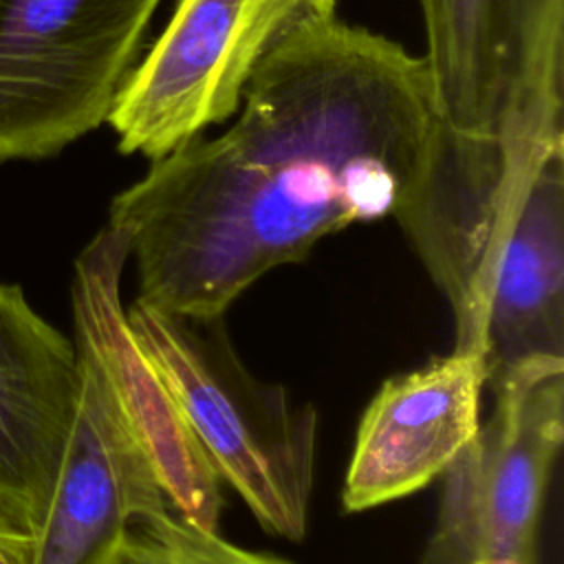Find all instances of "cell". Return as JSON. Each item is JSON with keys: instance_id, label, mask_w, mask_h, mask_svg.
Listing matches in <instances>:
<instances>
[{"instance_id": "7", "label": "cell", "mask_w": 564, "mask_h": 564, "mask_svg": "<svg viewBox=\"0 0 564 564\" xmlns=\"http://www.w3.org/2000/svg\"><path fill=\"white\" fill-rule=\"evenodd\" d=\"M73 341L82 368L79 408L29 564H108L132 520L172 509L97 357Z\"/></svg>"}, {"instance_id": "6", "label": "cell", "mask_w": 564, "mask_h": 564, "mask_svg": "<svg viewBox=\"0 0 564 564\" xmlns=\"http://www.w3.org/2000/svg\"><path fill=\"white\" fill-rule=\"evenodd\" d=\"M128 258V234L106 223L75 260V339L97 357L126 419L163 480L172 509L218 531L223 480L205 458L165 381L139 348L126 317L121 275Z\"/></svg>"}, {"instance_id": "4", "label": "cell", "mask_w": 564, "mask_h": 564, "mask_svg": "<svg viewBox=\"0 0 564 564\" xmlns=\"http://www.w3.org/2000/svg\"><path fill=\"white\" fill-rule=\"evenodd\" d=\"M333 18L337 0H176L108 115L119 152L152 163L225 123L284 42Z\"/></svg>"}, {"instance_id": "10", "label": "cell", "mask_w": 564, "mask_h": 564, "mask_svg": "<svg viewBox=\"0 0 564 564\" xmlns=\"http://www.w3.org/2000/svg\"><path fill=\"white\" fill-rule=\"evenodd\" d=\"M485 383L513 370L564 364V143L538 163L487 306Z\"/></svg>"}, {"instance_id": "12", "label": "cell", "mask_w": 564, "mask_h": 564, "mask_svg": "<svg viewBox=\"0 0 564 564\" xmlns=\"http://www.w3.org/2000/svg\"><path fill=\"white\" fill-rule=\"evenodd\" d=\"M505 119L500 134H564V0H500Z\"/></svg>"}, {"instance_id": "2", "label": "cell", "mask_w": 564, "mask_h": 564, "mask_svg": "<svg viewBox=\"0 0 564 564\" xmlns=\"http://www.w3.org/2000/svg\"><path fill=\"white\" fill-rule=\"evenodd\" d=\"M126 317L223 485L267 533L304 540L317 458L315 408L251 375L223 326L225 315H178L134 300Z\"/></svg>"}, {"instance_id": "8", "label": "cell", "mask_w": 564, "mask_h": 564, "mask_svg": "<svg viewBox=\"0 0 564 564\" xmlns=\"http://www.w3.org/2000/svg\"><path fill=\"white\" fill-rule=\"evenodd\" d=\"M485 386L482 357L460 350L383 381L359 421L341 507L368 511L441 478L482 421Z\"/></svg>"}, {"instance_id": "3", "label": "cell", "mask_w": 564, "mask_h": 564, "mask_svg": "<svg viewBox=\"0 0 564 564\" xmlns=\"http://www.w3.org/2000/svg\"><path fill=\"white\" fill-rule=\"evenodd\" d=\"M163 0H0V163L108 121Z\"/></svg>"}, {"instance_id": "11", "label": "cell", "mask_w": 564, "mask_h": 564, "mask_svg": "<svg viewBox=\"0 0 564 564\" xmlns=\"http://www.w3.org/2000/svg\"><path fill=\"white\" fill-rule=\"evenodd\" d=\"M423 59L443 119L467 134L500 137L505 44L500 0H419Z\"/></svg>"}, {"instance_id": "13", "label": "cell", "mask_w": 564, "mask_h": 564, "mask_svg": "<svg viewBox=\"0 0 564 564\" xmlns=\"http://www.w3.org/2000/svg\"><path fill=\"white\" fill-rule=\"evenodd\" d=\"M108 564H291L220 538L174 509L141 516L128 524Z\"/></svg>"}, {"instance_id": "9", "label": "cell", "mask_w": 564, "mask_h": 564, "mask_svg": "<svg viewBox=\"0 0 564 564\" xmlns=\"http://www.w3.org/2000/svg\"><path fill=\"white\" fill-rule=\"evenodd\" d=\"M75 341L0 282V500L35 531L46 513L79 408Z\"/></svg>"}, {"instance_id": "14", "label": "cell", "mask_w": 564, "mask_h": 564, "mask_svg": "<svg viewBox=\"0 0 564 564\" xmlns=\"http://www.w3.org/2000/svg\"><path fill=\"white\" fill-rule=\"evenodd\" d=\"M33 540L29 522L0 500V564H29Z\"/></svg>"}, {"instance_id": "5", "label": "cell", "mask_w": 564, "mask_h": 564, "mask_svg": "<svg viewBox=\"0 0 564 564\" xmlns=\"http://www.w3.org/2000/svg\"><path fill=\"white\" fill-rule=\"evenodd\" d=\"M494 412L441 476L421 564H538L540 520L564 441V364L513 370Z\"/></svg>"}, {"instance_id": "1", "label": "cell", "mask_w": 564, "mask_h": 564, "mask_svg": "<svg viewBox=\"0 0 564 564\" xmlns=\"http://www.w3.org/2000/svg\"><path fill=\"white\" fill-rule=\"evenodd\" d=\"M447 130L423 55L339 18L295 33L225 132L152 161L112 198L137 302L225 315L322 238L394 216Z\"/></svg>"}]
</instances>
